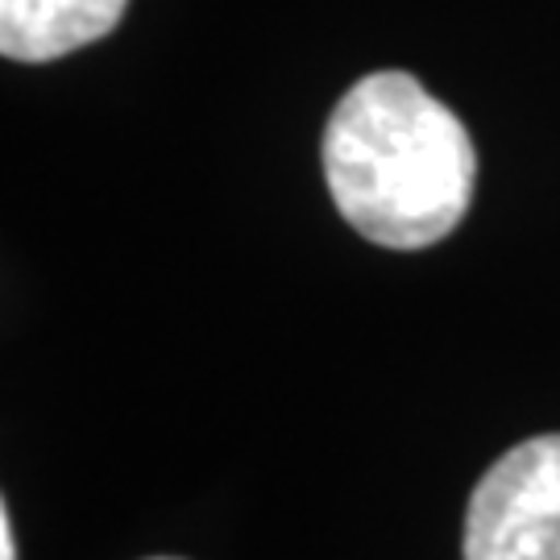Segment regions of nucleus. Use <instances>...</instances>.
<instances>
[{"instance_id":"f257e3e1","label":"nucleus","mask_w":560,"mask_h":560,"mask_svg":"<svg viewBox=\"0 0 560 560\" xmlns=\"http://www.w3.org/2000/svg\"><path fill=\"white\" fill-rule=\"evenodd\" d=\"M332 203L386 249L436 245L460 224L478 183V154L457 113L416 75L378 71L353 83L324 129Z\"/></svg>"},{"instance_id":"20e7f679","label":"nucleus","mask_w":560,"mask_h":560,"mask_svg":"<svg viewBox=\"0 0 560 560\" xmlns=\"http://www.w3.org/2000/svg\"><path fill=\"white\" fill-rule=\"evenodd\" d=\"M0 560H18V540H13V520L0 511Z\"/></svg>"},{"instance_id":"7ed1b4c3","label":"nucleus","mask_w":560,"mask_h":560,"mask_svg":"<svg viewBox=\"0 0 560 560\" xmlns=\"http://www.w3.org/2000/svg\"><path fill=\"white\" fill-rule=\"evenodd\" d=\"M129 0H0V55L50 62L117 30Z\"/></svg>"},{"instance_id":"f03ea898","label":"nucleus","mask_w":560,"mask_h":560,"mask_svg":"<svg viewBox=\"0 0 560 560\" xmlns=\"http://www.w3.org/2000/svg\"><path fill=\"white\" fill-rule=\"evenodd\" d=\"M465 560H560V432L490 465L465 515Z\"/></svg>"},{"instance_id":"39448f33","label":"nucleus","mask_w":560,"mask_h":560,"mask_svg":"<svg viewBox=\"0 0 560 560\" xmlns=\"http://www.w3.org/2000/svg\"><path fill=\"white\" fill-rule=\"evenodd\" d=\"M150 560H175V557H150Z\"/></svg>"}]
</instances>
